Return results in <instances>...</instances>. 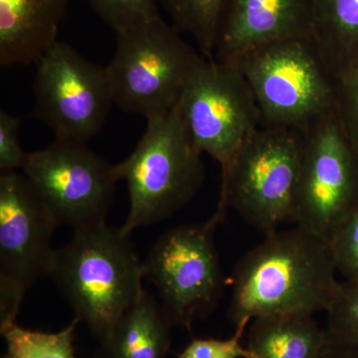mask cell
Masks as SVG:
<instances>
[{
  "mask_svg": "<svg viewBox=\"0 0 358 358\" xmlns=\"http://www.w3.org/2000/svg\"><path fill=\"white\" fill-rule=\"evenodd\" d=\"M331 243L296 225L265 235L237 263L229 310L235 326L282 313L327 312L338 294Z\"/></svg>",
  "mask_w": 358,
  "mask_h": 358,
  "instance_id": "cell-1",
  "label": "cell"
},
{
  "mask_svg": "<svg viewBox=\"0 0 358 358\" xmlns=\"http://www.w3.org/2000/svg\"><path fill=\"white\" fill-rule=\"evenodd\" d=\"M49 277L100 343L145 291L143 263L129 235L107 223L74 230L55 250Z\"/></svg>",
  "mask_w": 358,
  "mask_h": 358,
  "instance_id": "cell-2",
  "label": "cell"
},
{
  "mask_svg": "<svg viewBox=\"0 0 358 358\" xmlns=\"http://www.w3.org/2000/svg\"><path fill=\"white\" fill-rule=\"evenodd\" d=\"M231 63L251 89L261 127L303 134L336 113L338 80L313 37L264 45Z\"/></svg>",
  "mask_w": 358,
  "mask_h": 358,
  "instance_id": "cell-3",
  "label": "cell"
},
{
  "mask_svg": "<svg viewBox=\"0 0 358 358\" xmlns=\"http://www.w3.org/2000/svg\"><path fill=\"white\" fill-rule=\"evenodd\" d=\"M201 155L176 107L147 120L134 152L115 166L117 178L128 186L124 234L166 220L195 196L204 181Z\"/></svg>",
  "mask_w": 358,
  "mask_h": 358,
  "instance_id": "cell-4",
  "label": "cell"
},
{
  "mask_svg": "<svg viewBox=\"0 0 358 358\" xmlns=\"http://www.w3.org/2000/svg\"><path fill=\"white\" fill-rule=\"evenodd\" d=\"M303 134L260 127L222 171L217 209L233 208L263 233L294 222Z\"/></svg>",
  "mask_w": 358,
  "mask_h": 358,
  "instance_id": "cell-5",
  "label": "cell"
},
{
  "mask_svg": "<svg viewBox=\"0 0 358 358\" xmlns=\"http://www.w3.org/2000/svg\"><path fill=\"white\" fill-rule=\"evenodd\" d=\"M115 35L114 57L106 67L114 105L145 120L173 110L201 54L162 15Z\"/></svg>",
  "mask_w": 358,
  "mask_h": 358,
  "instance_id": "cell-6",
  "label": "cell"
},
{
  "mask_svg": "<svg viewBox=\"0 0 358 358\" xmlns=\"http://www.w3.org/2000/svg\"><path fill=\"white\" fill-rule=\"evenodd\" d=\"M225 212L216 210L206 222L173 228L159 238L143 263L145 279L174 326L192 329L217 306L224 277L214 231Z\"/></svg>",
  "mask_w": 358,
  "mask_h": 358,
  "instance_id": "cell-7",
  "label": "cell"
},
{
  "mask_svg": "<svg viewBox=\"0 0 358 358\" xmlns=\"http://www.w3.org/2000/svg\"><path fill=\"white\" fill-rule=\"evenodd\" d=\"M176 110L195 147L222 171L261 127L255 98L236 64L203 55L190 71Z\"/></svg>",
  "mask_w": 358,
  "mask_h": 358,
  "instance_id": "cell-8",
  "label": "cell"
},
{
  "mask_svg": "<svg viewBox=\"0 0 358 358\" xmlns=\"http://www.w3.org/2000/svg\"><path fill=\"white\" fill-rule=\"evenodd\" d=\"M22 173L57 226L73 230L107 223L119 182L115 166L81 141L55 138L28 152Z\"/></svg>",
  "mask_w": 358,
  "mask_h": 358,
  "instance_id": "cell-9",
  "label": "cell"
},
{
  "mask_svg": "<svg viewBox=\"0 0 358 358\" xmlns=\"http://www.w3.org/2000/svg\"><path fill=\"white\" fill-rule=\"evenodd\" d=\"M55 220L22 173L0 176V329L16 324L27 289L49 275Z\"/></svg>",
  "mask_w": 358,
  "mask_h": 358,
  "instance_id": "cell-10",
  "label": "cell"
},
{
  "mask_svg": "<svg viewBox=\"0 0 358 358\" xmlns=\"http://www.w3.org/2000/svg\"><path fill=\"white\" fill-rule=\"evenodd\" d=\"M34 64L33 115L55 138L87 143L103 128L114 105L107 68L58 40Z\"/></svg>",
  "mask_w": 358,
  "mask_h": 358,
  "instance_id": "cell-11",
  "label": "cell"
},
{
  "mask_svg": "<svg viewBox=\"0 0 358 358\" xmlns=\"http://www.w3.org/2000/svg\"><path fill=\"white\" fill-rule=\"evenodd\" d=\"M358 206V154L338 112L303 133L294 223L331 243Z\"/></svg>",
  "mask_w": 358,
  "mask_h": 358,
  "instance_id": "cell-12",
  "label": "cell"
},
{
  "mask_svg": "<svg viewBox=\"0 0 358 358\" xmlns=\"http://www.w3.org/2000/svg\"><path fill=\"white\" fill-rule=\"evenodd\" d=\"M315 0H226L214 58L234 62L264 45L312 37Z\"/></svg>",
  "mask_w": 358,
  "mask_h": 358,
  "instance_id": "cell-13",
  "label": "cell"
},
{
  "mask_svg": "<svg viewBox=\"0 0 358 358\" xmlns=\"http://www.w3.org/2000/svg\"><path fill=\"white\" fill-rule=\"evenodd\" d=\"M70 0H0V64H34L57 41Z\"/></svg>",
  "mask_w": 358,
  "mask_h": 358,
  "instance_id": "cell-14",
  "label": "cell"
},
{
  "mask_svg": "<svg viewBox=\"0 0 358 358\" xmlns=\"http://www.w3.org/2000/svg\"><path fill=\"white\" fill-rule=\"evenodd\" d=\"M173 326L159 301L145 289L101 343L96 358H166Z\"/></svg>",
  "mask_w": 358,
  "mask_h": 358,
  "instance_id": "cell-15",
  "label": "cell"
},
{
  "mask_svg": "<svg viewBox=\"0 0 358 358\" xmlns=\"http://www.w3.org/2000/svg\"><path fill=\"white\" fill-rule=\"evenodd\" d=\"M327 343L313 315L282 313L252 320L247 348L252 358H317Z\"/></svg>",
  "mask_w": 358,
  "mask_h": 358,
  "instance_id": "cell-16",
  "label": "cell"
},
{
  "mask_svg": "<svg viewBox=\"0 0 358 358\" xmlns=\"http://www.w3.org/2000/svg\"><path fill=\"white\" fill-rule=\"evenodd\" d=\"M312 37L339 80L358 65V0H315Z\"/></svg>",
  "mask_w": 358,
  "mask_h": 358,
  "instance_id": "cell-17",
  "label": "cell"
},
{
  "mask_svg": "<svg viewBox=\"0 0 358 358\" xmlns=\"http://www.w3.org/2000/svg\"><path fill=\"white\" fill-rule=\"evenodd\" d=\"M178 31L192 36L204 57H214L219 21L226 0H157Z\"/></svg>",
  "mask_w": 358,
  "mask_h": 358,
  "instance_id": "cell-18",
  "label": "cell"
},
{
  "mask_svg": "<svg viewBox=\"0 0 358 358\" xmlns=\"http://www.w3.org/2000/svg\"><path fill=\"white\" fill-rule=\"evenodd\" d=\"M79 322L75 317L58 333H42L13 324L1 333L6 343L4 358H76L73 343Z\"/></svg>",
  "mask_w": 358,
  "mask_h": 358,
  "instance_id": "cell-19",
  "label": "cell"
},
{
  "mask_svg": "<svg viewBox=\"0 0 358 358\" xmlns=\"http://www.w3.org/2000/svg\"><path fill=\"white\" fill-rule=\"evenodd\" d=\"M327 313V343L358 355V282H341Z\"/></svg>",
  "mask_w": 358,
  "mask_h": 358,
  "instance_id": "cell-20",
  "label": "cell"
},
{
  "mask_svg": "<svg viewBox=\"0 0 358 358\" xmlns=\"http://www.w3.org/2000/svg\"><path fill=\"white\" fill-rule=\"evenodd\" d=\"M115 33L160 16L157 0H87Z\"/></svg>",
  "mask_w": 358,
  "mask_h": 358,
  "instance_id": "cell-21",
  "label": "cell"
},
{
  "mask_svg": "<svg viewBox=\"0 0 358 358\" xmlns=\"http://www.w3.org/2000/svg\"><path fill=\"white\" fill-rule=\"evenodd\" d=\"M338 272L345 281L358 282V206L331 240Z\"/></svg>",
  "mask_w": 358,
  "mask_h": 358,
  "instance_id": "cell-22",
  "label": "cell"
},
{
  "mask_svg": "<svg viewBox=\"0 0 358 358\" xmlns=\"http://www.w3.org/2000/svg\"><path fill=\"white\" fill-rule=\"evenodd\" d=\"M249 322L236 324L235 333L227 339L194 338L178 358H252L247 346L242 345L245 331Z\"/></svg>",
  "mask_w": 358,
  "mask_h": 358,
  "instance_id": "cell-23",
  "label": "cell"
},
{
  "mask_svg": "<svg viewBox=\"0 0 358 358\" xmlns=\"http://www.w3.org/2000/svg\"><path fill=\"white\" fill-rule=\"evenodd\" d=\"M336 112L345 136L358 154V65L338 80Z\"/></svg>",
  "mask_w": 358,
  "mask_h": 358,
  "instance_id": "cell-24",
  "label": "cell"
},
{
  "mask_svg": "<svg viewBox=\"0 0 358 358\" xmlns=\"http://www.w3.org/2000/svg\"><path fill=\"white\" fill-rule=\"evenodd\" d=\"M21 119L6 110L0 112V171L1 173L22 171L28 152L21 145Z\"/></svg>",
  "mask_w": 358,
  "mask_h": 358,
  "instance_id": "cell-25",
  "label": "cell"
},
{
  "mask_svg": "<svg viewBox=\"0 0 358 358\" xmlns=\"http://www.w3.org/2000/svg\"><path fill=\"white\" fill-rule=\"evenodd\" d=\"M317 358H358V355L327 343Z\"/></svg>",
  "mask_w": 358,
  "mask_h": 358,
  "instance_id": "cell-26",
  "label": "cell"
}]
</instances>
